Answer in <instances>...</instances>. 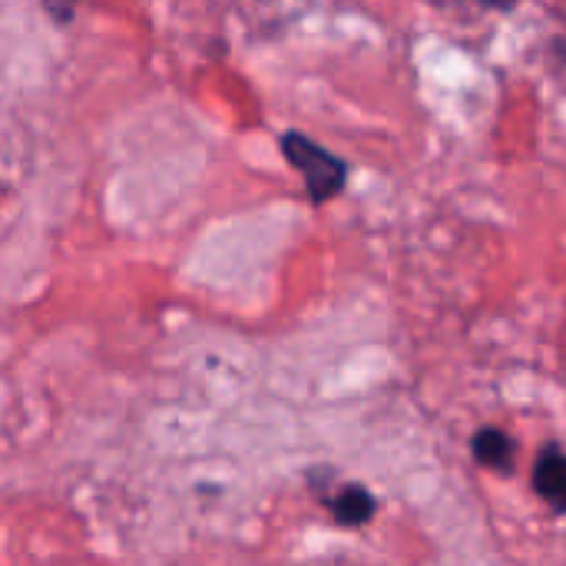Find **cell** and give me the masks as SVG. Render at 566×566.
I'll list each match as a JSON object with an SVG mask.
<instances>
[{"label": "cell", "instance_id": "cell-1", "mask_svg": "<svg viewBox=\"0 0 566 566\" xmlns=\"http://www.w3.org/2000/svg\"><path fill=\"white\" fill-rule=\"evenodd\" d=\"M282 153H285V159L302 172L312 202H328L332 196H338V192L345 189L348 166H345L338 156H332L328 149H322L318 143H312L308 136H302V133H285V136H282Z\"/></svg>", "mask_w": 566, "mask_h": 566}, {"label": "cell", "instance_id": "cell-2", "mask_svg": "<svg viewBox=\"0 0 566 566\" xmlns=\"http://www.w3.org/2000/svg\"><path fill=\"white\" fill-rule=\"evenodd\" d=\"M534 491L551 504V511L566 514V454L560 448H544L534 464Z\"/></svg>", "mask_w": 566, "mask_h": 566}, {"label": "cell", "instance_id": "cell-3", "mask_svg": "<svg viewBox=\"0 0 566 566\" xmlns=\"http://www.w3.org/2000/svg\"><path fill=\"white\" fill-rule=\"evenodd\" d=\"M471 451H474L478 464H484L491 471H511V464H514V438L501 428H481L471 441Z\"/></svg>", "mask_w": 566, "mask_h": 566}, {"label": "cell", "instance_id": "cell-4", "mask_svg": "<svg viewBox=\"0 0 566 566\" xmlns=\"http://www.w3.org/2000/svg\"><path fill=\"white\" fill-rule=\"evenodd\" d=\"M332 514H335V521L342 524V527H361V524H368L371 517H375V511H378V504H375V497L365 491V488H358V484H352V488H345L338 497H332Z\"/></svg>", "mask_w": 566, "mask_h": 566}]
</instances>
